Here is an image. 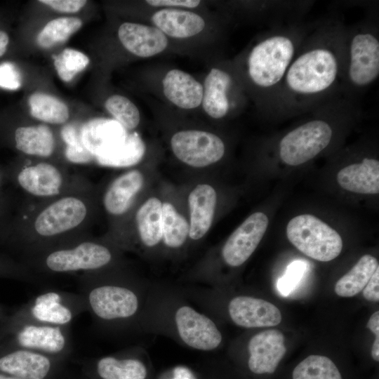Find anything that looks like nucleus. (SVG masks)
Listing matches in <instances>:
<instances>
[{
    "instance_id": "obj_22",
    "label": "nucleus",
    "mask_w": 379,
    "mask_h": 379,
    "mask_svg": "<svg viewBox=\"0 0 379 379\" xmlns=\"http://www.w3.org/2000/svg\"><path fill=\"white\" fill-rule=\"evenodd\" d=\"M143 183V175L136 169L117 177L103 194L102 204L106 212L112 216L125 214L142 189Z\"/></svg>"
},
{
    "instance_id": "obj_42",
    "label": "nucleus",
    "mask_w": 379,
    "mask_h": 379,
    "mask_svg": "<svg viewBox=\"0 0 379 379\" xmlns=\"http://www.w3.org/2000/svg\"><path fill=\"white\" fill-rule=\"evenodd\" d=\"M366 328L375 334V340L373 343L371 354L375 361H379V312H375L369 318Z\"/></svg>"
},
{
    "instance_id": "obj_33",
    "label": "nucleus",
    "mask_w": 379,
    "mask_h": 379,
    "mask_svg": "<svg viewBox=\"0 0 379 379\" xmlns=\"http://www.w3.org/2000/svg\"><path fill=\"white\" fill-rule=\"evenodd\" d=\"M82 25L77 18L64 17L48 22L37 36V43L42 48H50L66 41Z\"/></svg>"
},
{
    "instance_id": "obj_4",
    "label": "nucleus",
    "mask_w": 379,
    "mask_h": 379,
    "mask_svg": "<svg viewBox=\"0 0 379 379\" xmlns=\"http://www.w3.org/2000/svg\"><path fill=\"white\" fill-rule=\"evenodd\" d=\"M114 269L81 274L78 292L101 330L110 333L138 332V320L151 286Z\"/></svg>"
},
{
    "instance_id": "obj_9",
    "label": "nucleus",
    "mask_w": 379,
    "mask_h": 379,
    "mask_svg": "<svg viewBox=\"0 0 379 379\" xmlns=\"http://www.w3.org/2000/svg\"><path fill=\"white\" fill-rule=\"evenodd\" d=\"M86 312V301L79 292L48 288L8 313L6 319L65 327Z\"/></svg>"
},
{
    "instance_id": "obj_3",
    "label": "nucleus",
    "mask_w": 379,
    "mask_h": 379,
    "mask_svg": "<svg viewBox=\"0 0 379 379\" xmlns=\"http://www.w3.org/2000/svg\"><path fill=\"white\" fill-rule=\"evenodd\" d=\"M138 329L202 352L218 349L223 338L214 319L192 306L181 290L161 286H151Z\"/></svg>"
},
{
    "instance_id": "obj_41",
    "label": "nucleus",
    "mask_w": 379,
    "mask_h": 379,
    "mask_svg": "<svg viewBox=\"0 0 379 379\" xmlns=\"http://www.w3.org/2000/svg\"><path fill=\"white\" fill-rule=\"evenodd\" d=\"M145 2L151 6L164 8H195L201 4L198 0H148Z\"/></svg>"
},
{
    "instance_id": "obj_40",
    "label": "nucleus",
    "mask_w": 379,
    "mask_h": 379,
    "mask_svg": "<svg viewBox=\"0 0 379 379\" xmlns=\"http://www.w3.org/2000/svg\"><path fill=\"white\" fill-rule=\"evenodd\" d=\"M39 1L58 11L65 13H76L86 3L85 0H41Z\"/></svg>"
},
{
    "instance_id": "obj_12",
    "label": "nucleus",
    "mask_w": 379,
    "mask_h": 379,
    "mask_svg": "<svg viewBox=\"0 0 379 379\" xmlns=\"http://www.w3.org/2000/svg\"><path fill=\"white\" fill-rule=\"evenodd\" d=\"M69 361L0 343V372L20 379H67Z\"/></svg>"
},
{
    "instance_id": "obj_13",
    "label": "nucleus",
    "mask_w": 379,
    "mask_h": 379,
    "mask_svg": "<svg viewBox=\"0 0 379 379\" xmlns=\"http://www.w3.org/2000/svg\"><path fill=\"white\" fill-rule=\"evenodd\" d=\"M144 347L133 346L117 352L78 361L86 379H147L149 368Z\"/></svg>"
},
{
    "instance_id": "obj_26",
    "label": "nucleus",
    "mask_w": 379,
    "mask_h": 379,
    "mask_svg": "<svg viewBox=\"0 0 379 379\" xmlns=\"http://www.w3.org/2000/svg\"><path fill=\"white\" fill-rule=\"evenodd\" d=\"M138 235L148 248L157 246L162 240V203L156 197L148 199L135 215Z\"/></svg>"
},
{
    "instance_id": "obj_39",
    "label": "nucleus",
    "mask_w": 379,
    "mask_h": 379,
    "mask_svg": "<svg viewBox=\"0 0 379 379\" xmlns=\"http://www.w3.org/2000/svg\"><path fill=\"white\" fill-rule=\"evenodd\" d=\"M21 86V75L16 66L11 62L0 64V87L16 90Z\"/></svg>"
},
{
    "instance_id": "obj_14",
    "label": "nucleus",
    "mask_w": 379,
    "mask_h": 379,
    "mask_svg": "<svg viewBox=\"0 0 379 379\" xmlns=\"http://www.w3.org/2000/svg\"><path fill=\"white\" fill-rule=\"evenodd\" d=\"M171 147L180 161L196 168L213 164L225 153V145L219 136L199 130L175 133L171 139Z\"/></svg>"
},
{
    "instance_id": "obj_17",
    "label": "nucleus",
    "mask_w": 379,
    "mask_h": 379,
    "mask_svg": "<svg viewBox=\"0 0 379 379\" xmlns=\"http://www.w3.org/2000/svg\"><path fill=\"white\" fill-rule=\"evenodd\" d=\"M16 180L26 193L44 200L55 197L72 186L65 171L44 161L24 166Z\"/></svg>"
},
{
    "instance_id": "obj_6",
    "label": "nucleus",
    "mask_w": 379,
    "mask_h": 379,
    "mask_svg": "<svg viewBox=\"0 0 379 379\" xmlns=\"http://www.w3.org/2000/svg\"><path fill=\"white\" fill-rule=\"evenodd\" d=\"M378 77L379 20L375 6L369 8L364 18L345 27L340 93L359 102Z\"/></svg>"
},
{
    "instance_id": "obj_28",
    "label": "nucleus",
    "mask_w": 379,
    "mask_h": 379,
    "mask_svg": "<svg viewBox=\"0 0 379 379\" xmlns=\"http://www.w3.org/2000/svg\"><path fill=\"white\" fill-rule=\"evenodd\" d=\"M376 258L371 255H363L355 265L343 275L335 285V292L340 297H352L361 291L377 268Z\"/></svg>"
},
{
    "instance_id": "obj_45",
    "label": "nucleus",
    "mask_w": 379,
    "mask_h": 379,
    "mask_svg": "<svg viewBox=\"0 0 379 379\" xmlns=\"http://www.w3.org/2000/svg\"><path fill=\"white\" fill-rule=\"evenodd\" d=\"M8 313L6 308L0 303V322L7 316Z\"/></svg>"
},
{
    "instance_id": "obj_24",
    "label": "nucleus",
    "mask_w": 379,
    "mask_h": 379,
    "mask_svg": "<svg viewBox=\"0 0 379 379\" xmlns=\"http://www.w3.org/2000/svg\"><path fill=\"white\" fill-rule=\"evenodd\" d=\"M216 202V192L209 185H198L190 192L188 204L190 215L189 237L191 239L199 240L208 232L212 225Z\"/></svg>"
},
{
    "instance_id": "obj_20",
    "label": "nucleus",
    "mask_w": 379,
    "mask_h": 379,
    "mask_svg": "<svg viewBox=\"0 0 379 379\" xmlns=\"http://www.w3.org/2000/svg\"><path fill=\"white\" fill-rule=\"evenodd\" d=\"M118 36L127 51L140 58L157 55L168 45V37L157 27L140 23L121 24Z\"/></svg>"
},
{
    "instance_id": "obj_31",
    "label": "nucleus",
    "mask_w": 379,
    "mask_h": 379,
    "mask_svg": "<svg viewBox=\"0 0 379 379\" xmlns=\"http://www.w3.org/2000/svg\"><path fill=\"white\" fill-rule=\"evenodd\" d=\"M29 105L32 117L49 124H63L69 118L67 105L51 95L35 93L29 97Z\"/></svg>"
},
{
    "instance_id": "obj_1",
    "label": "nucleus",
    "mask_w": 379,
    "mask_h": 379,
    "mask_svg": "<svg viewBox=\"0 0 379 379\" xmlns=\"http://www.w3.org/2000/svg\"><path fill=\"white\" fill-rule=\"evenodd\" d=\"M345 27L336 14L315 20L285 74L271 115L308 113L341 93Z\"/></svg>"
},
{
    "instance_id": "obj_38",
    "label": "nucleus",
    "mask_w": 379,
    "mask_h": 379,
    "mask_svg": "<svg viewBox=\"0 0 379 379\" xmlns=\"http://www.w3.org/2000/svg\"><path fill=\"white\" fill-rule=\"evenodd\" d=\"M305 269V263L300 260L294 261L288 265L286 273L277 282V288L282 295H288L294 289Z\"/></svg>"
},
{
    "instance_id": "obj_7",
    "label": "nucleus",
    "mask_w": 379,
    "mask_h": 379,
    "mask_svg": "<svg viewBox=\"0 0 379 379\" xmlns=\"http://www.w3.org/2000/svg\"><path fill=\"white\" fill-rule=\"evenodd\" d=\"M117 260L109 245L85 237L28 255L22 264L41 277L102 270L113 267Z\"/></svg>"
},
{
    "instance_id": "obj_5",
    "label": "nucleus",
    "mask_w": 379,
    "mask_h": 379,
    "mask_svg": "<svg viewBox=\"0 0 379 379\" xmlns=\"http://www.w3.org/2000/svg\"><path fill=\"white\" fill-rule=\"evenodd\" d=\"M91 213L88 188L81 184L44 200L30 212L22 230L19 246L24 258L87 237Z\"/></svg>"
},
{
    "instance_id": "obj_44",
    "label": "nucleus",
    "mask_w": 379,
    "mask_h": 379,
    "mask_svg": "<svg viewBox=\"0 0 379 379\" xmlns=\"http://www.w3.org/2000/svg\"><path fill=\"white\" fill-rule=\"evenodd\" d=\"M8 41L9 39L7 34L3 31H0V57L6 52Z\"/></svg>"
},
{
    "instance_id": "obj_36",
    "label": "nucleus",
    "mask_w": 379,
    "mask_h": 379,
    "mask_svg": "<svg viewBox=\"0 0 379 379\" xmlns=\"http://www.w3.org/2000/svg\"><path fill=\"white\" fill-rule=\"evenodd\" d=\"M53 58L56 71L64 81H71L89 63V58L85 54L72 48H65L60 55L53 56Z\"/></svg>"
},
{
    "instance_id": "obj_19",
    "label": "nucleus",
    "mask_w": 379,
    "mask_h": 379,
    "mask_svg": "<svg viewBox=\"0 0 379 379\" xmlns=\"http://www.w3.org/2000/svg\"><path fill=\"white\" fill-rule=\"evenodd\" d=\"M81 135L84 145L94 160L115 151L128 136L126 130L117 121L102 118L81 125Z\"/></svg>"
},
{
    "instance_id": "obj_37",
    "label": "nucleus",
    "mask_w": 379,
    "mask_h": 379,
    "mask_svg": "<svg viewBox=\"0 0 379 379\" xmlns=\"http://www.w3.org/2000/svg\"><path fill=\"white\" fill-rule=\"evenodd\" d=\"M0 277L15 279L29 284H44L43 279L32 272L21 262L0 257Z\"/></svg>"
},
{
    "instance_id": "obj_25",
    "label": "nucleus",
    "mask_w": 379,
    "mask_h": 379,
    "mask_svg": "<svg viewBox=\"0 0 379 379\" xmlns=\"http://www.w3.org/2000/svg\"><path fill=\"white\" fill-rule=\"evenodd\" d=\"M337 181L344 190L366 194L379 192V161L365 157L359 163H353L340 169Z\"/></svg>"
},
{
    "instance_id": "obj_18",
    "label": "nucleus",
    "mask_w": 379,
    "mask_h": 379,
    "mask_svg": "<svg viewBox=\"0 0 379 379\" xmlns=\"http://www.w3.org/2000/svg\"><path fill=\"white\" fill-rule=\"evenodd\" d=\"M226 311L235 325L246 328L274 326L281 321V314L277 307L250 295L232 297L227 302Z\"/></svg>"
},
{
    "instance_id": "obj_32",
    "label": "nucleus",
    "mask_w": 379,
    "mask_h": 379,
    "mask_svg": "<svg viewBox=\"0 0 379 379\" xmlns=\"http://www.w3.org/2000/svg\"><path fill=\"white\" fill-rule=\"evenodd\" d=\"M145 153V145L136 133L128 134L125 142L113 152L95 159L104 166L128 167L138 164Z\"/></svg>"
},
{
    "instance_id": "obj_10",
    "label": "nucleus",
    "mask_w": 379,
    "mask_h": 379,
    "mask_svg": "<svg viewBox=\"0 0 379 379\" xmlns=\"http://www.w3.org/2000/svg\"><path fill=\"white\" fill-rule=\"evenodd\" d=\"M289 241L307 256L328 262L337 258L343 248L340 235L326 222L310 214L293 218L286 227Z\"/></svg>"
},
{
    "instance_id": "obj_30",
    "label": "nucleus",
    "mask_w": 379,
    "mask_h": 379,
    "mask_svg": "<svg viewBox=\"0 0 379 379\" xmlns=\"http://www.w3.org/2000/svg\"><path fill=\"white\" fill-rule=\"evenodd\" d=\"M189 237V224L171 204H162V241L166 247L181 248Z\"/></svg>"
},
{
    "instance_id": "obj_27",
    "label": "nucleus",
    "mask_w": 379,
    "mask_h": 379,
    "mask_svg": "<svg viewBox=\"0 0 379 379\" xmlns=\"http://www.w3.org/2000/svg\"><path fill=\"white\" fill-rule=\"evenodd\" d=\"M15 141L18 150L31 156L46 158L55 149L53 134L45 125L18 128L15 131Z\"/></svg>"
},
{
    "instance_id": "obj_16",
    "label": "nucleus",
    "mask_w": 379,
    "mask_h": 379,
    "mask_svg": "<svg viewBox=\"0 0 379 379\" xmlns=\"http://www.w3.org/2000/svg\"><path fill=\"white\" fill-rule=\"evenodd\" d=\"M267 216L256 212L248 216L229 237L221 249L223 262L231 267L242 265L253 254L268 227Z\"/></svg>"
},
{
    "instance_id": "obj_29",
    "label": "nucleus",
    "mask_w": 379,
    "mask_h": 379,
    "mask_svg": "<svg viewBox=\"0 0 379 379\" xmlns=\"http://www.w3.org/2000/svg\"><path fill=\"white\" fill-rule=\"evenodd\" d=\"M291 379H344V376L331 358L311 354L295 366L291 371Z\"/></svg>"
},
{
    "instance_id": "obj_2",
    "label": "nucleus",
    "mask_w": 379,
    "mask_h": 379,
    "mask_svg": "<svg viewBox=\"0 0 379 379\" xmlns=\"http://www.w3.org/2000/svg\"><path fill=\"white\" fill-rule=\"evenodd\" d=\"M315 21L268 28L257 36L234 66L258 110L271 115L285 74Z\"/></svg>"
},
{
    "instance_id": "obj_43",
    "label": "nucleus",
    "mask_w": 379,
    "mask_h": 379,
    "mask_svg": "<svg viewBox=\"0 0 379 379\" xmlns=\"http://www.w3.org/2000/svg\"><path fill=\"white\" fill-rule=\"evenodd\" d=\"M364 298L371 302L379 300V267L376 269L363 289Z\"/></svg>"
},
{
    "instance_id": "obj_23",
    "label": "nucleus",
    "mask_w": 379,
    "mask_h": 379,
    "mask_svg": "<svg viewBox=\"0 0 379 379\" xmlns=\"http://www.w3.org/2000/svg\"><path fill=\"white\" fill-rule=\"evenodd\" d=\"M151 20L166 36L175 39L197 36L206 27V22L200 15L180 8L159 9L153 13Z\"/></svg>"
},
{
    "instance_id": "obj_34",
    "label": "nucleus",
    "mask_w": 379,
    "mask_h": 379,
    "mask_svg": "<svg viewBox=\"0 0 379 379\" xmlns=\"http://www.w3.org/2000/svg\"><path fill=\"white\" fill-rule=\"evenodd\" d=\"M81 126L69 124L61 130V137L66 143L65 156L74 164H88L94 161L93 156L85 147L81 140Z\"/></svg>"
},
{
    "instance_id": "obj_46",
    "label": "nucleus",
    "mask_w": 379,
    "mask_h": 379,
    "mask_svg": "<svg viewBox=\"0 0 379 379\" xmlns=\"http://www.w3.org/2000/svg\"><path fill=\"white\" fill-rule=\"evenodd\" d=\"M0 379H20L0 372Z\"/></svg>"
},
{
    "instance_id": "obj_11",
    "label": "nucleus",
    "mask_w": 379,
    "mask_h": 379,
    "mask_svg": "<svg viewBox=\"0 0 379 379\" xmlns=\"http://www.w3.org/2000/svg\"><path fill=\"white\" fill-rule=\"evenodd\" d=\"M245 93L234 64L225 63L211 68L206 75L201 105L210 117L222 119L241 109L246 101Z\"/></svg>"
},
{
    "instance_id": "obj_15",
    "label": "nucleus",
    "mask_w": 379,
    "mask_h": 379,
    "mask_svg": "<svg viewBox=\"0 0 379 379\" xmlns=\"http://www.w3.org/2000/svg\"><path fill=\"white\" fill-rule=\"evenodd\" d=\"M285 337L277 329L252 335L246 344V366L253 375H270L277 370L286 353Z\"/></svg>"
},
{
    "instance_id": "obj_35",
    "label": "nucleus",
    "mask_w": 379,
    "mask_h": 379,
    "mask_svg": "<svg viewBox=\"0 0 379 379\" xmlns=\"http://www.w3.org/2000/svg\"><path fill=\"white\" fill-rule=\"evenodd\" d=\"M107 110L126 131L136 128L140 123V115L137 107L127 98L114 95L105 103Z\"/></svg>"
},
{
    "instance_id": "obj_8",
    "label": "nucleus",
    "mask_w": 379,
    "mask_h": 379,
    "mask_svg": "<svg viewBox=\"0 0 379 379\" xmlns=\"http://www.w3.org/2000/svg\"><path fill=\"white\" fill-rule=\"evenodd\" d=\"M71 326L28 321L0 322V343L69 361L72 354Z\"/></svg>"
},
{
    "instance_id": "obj_21",
    "label": "nucleus",
    "mask_w": 379,
    "mask_h": 379,
    "mask_svg": "<svg viewBox=\"0 0 379 379\" xmlns=\"http://www.w3.org/2000/svg\"><path fill=\"white\" fill-rule=\"evenodd\" d=\"M166 99L183 109H192L201 105L203 85L193 76L178 69L169 70L162 79Z\"/></svg>"
}]
</instances>
